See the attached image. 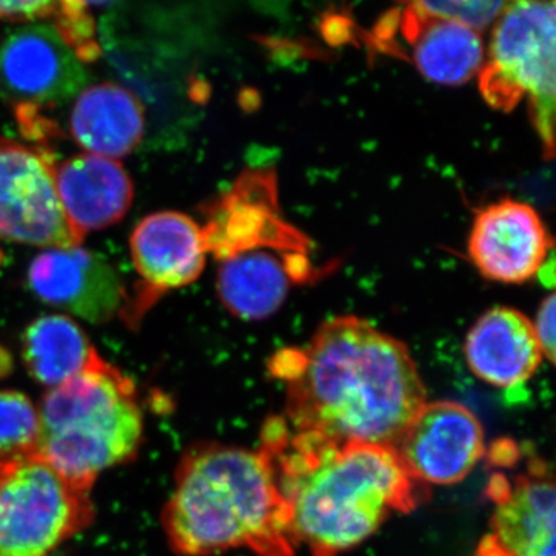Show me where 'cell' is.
<instances>
[{
  "label": "cell",
  "mask_w": 556,
  "mask_h": 556,
  "mask_svg": "<svg viewBox=\"0 0 556 556\" xmlns=\"http://www.w3.org/2000/svg\"><path fill=\"white\" fill-rule=\"evenodd\" d=\"M269 372L287 383L289 426L339 442L396 448L427 390L407 345L357 316L324 321L303 348H285Z\"/></svg>",
  "instance_id": "obj_1"
},
{
  "label": "cell",
  "mask_w": 556,
  "mask_h": 556,
  "mask_svg": "<svg viewBox=\"0 0 556 556\" xmlns=\"http://www.w3.org/2000/svg\"><path fill=\"white\" fill-rule=\"evenodd\" d=\"M260 441L258 452L291 510L295 543L313 556L345 554L393 511L409 514L430 497L394 448L295 430L285 416L269 417Z\"/></svg>",
  "instance_id": "obj_2"
},
{
  "label": "cell",
  "mask_w": 556,
  "mask_h": 556,
  "mask_svg": "<svg viewBox=\"0 0 556 556\" xmlns=\"http://www.w3.org/2000/svg\"><path fill=\"white\" fill-rule=\"evenodd\" d=\"M161 522L172 551L181 556L241 547L258 556H295L299 547L291 510L258 450L215 442L189 448Z\"/></svg>",
  "instance_id": "obj_3"
},
{
  "label": "cell",
  "mask_w": 556,
  "mask_h": 556,
  "mask_svg": "<svg viewBox=\"0 0 556 556\" xmlns=\"http://www.w3.org/2000/svg\"><path fill=\"white\" fill-rule=\"evenodd\" d=\"M39 409L38 455L62 477L91 490L102 473L137 456L144 417L137 387L101 356L51 388Z\"/></svg>",
  "instance_id": "obj_4"
},
{
  "label": "cell",
  "mask_w": 556,
  "mask_h": 556,
  "mask_svg": "<svg viewBox=\"0 0 556 556\" xmlns=\"http://www.w3.org/2000/svg\"><path fill=\"white\" fill-rule=\"evenodd\" d=\"M556 10L554 2L506 3L478 73L490 108L511 112L529 102L547 159L555 149Z\"/></svg>",
  "instance_id": "obj_5"
},
{
  "label": "cell",
  "mask_w": 556,
  "mask_h": 556,
  "mask_svg": "<svg viewBox=\"0 0 556 556\" xmlns=\"http://www.w3.org/2000/svg\"><path fill=\"white\" fill-rule=\"evenodd\" d=\"M93 518L89 490L38 453L0 457V556H49Z\"/></svg>",
  "instance_id": "obj_6"
},
{
  "label": "cell",
  "mask_w": 556,
  "mask_h": 556,
  "mask_svg": "<svg viewBox=\"0 0 556 556\" xmlns=\"http://www.w3.org/2000/svg\"><path fill=\"white\" fill-rule=\"evenodd\" d=\"M53 166L46 150L0 139V240L78 247L62 211Z\"/></svg>",
  "instance_id": "obj_7"
},
{
  "label": "cell",
  "mask_w": 556,
  "mask_h": 556,
  "mask_svg": "<svg viewBox=\"0 0 556 556\" xmlns=\"http://www.w3.org/2000/svg\"><path fill=\"white\" fill-rule=\"evenodd\" d=\"M90 76L53 25H30L0 42V94L16 115L61 108L78 97Z\"/></svg>",
  "instance_id": "obj_8"
},
{
  "label": "cell",
  "mask_w": 556,
  "mask_h": 556,
  "mask_svg": "<svg viewBox=\"0 0 556 556\" xmlns=\"http://www.w3.org/2000/svg\"><path fill=\"white\" fill-rule=\"evenodd\" d=\"M204 212V244L219 262L252 249L309 254V240L281 218L276 179L270 172L243 175Z\"/></svg>",
  "instance_id": "obj_9"
},
{
  "label": "cell",
  "mask_w": 556,
  "mask_h": 556,
  "mask_svg": "<svg viewBox=\"0 0 556 556\" xmlns=\"http://www.w3.org/2000/svg\"><path fill=\"white\" fill-rule=\"evenodd\" d=\"M394 450L417 481L453 485L485 456L484 428L459 402H426Z\"/></svg>",
  "instance_id": "obj_10"
},
{
  "label": "cell",
  "mask_w": 556,
  "mask_h": 556,
  "mask_svg": "<svg viewBox=\"0 0 556 556\" xmlns=\"http://www.w3.org/2000/svg\"><path fill=\"white\" fill-rule=\"evenodd\" d=\"M543 219L530 204L501 200L478 212L468 239V254L486 280L526 283L538 276L554 252Z\"/></svg>",
  "instance_id": "obj_11"
},
{
  "label": "cell",
  "mask_w": 556,
  "mask_h": 556,
  "mask_svg": "<svg viewBox=\"0 0 556 556\" xmlns=\"http://www.w3.org/2000/svg\"><path fill=\"white\" fill-rule=\"evenodd\" d=\"M130 251L144 288L127 303L129 324H139L164 292L193 283L206 266L203 230L181 212H156L142 219L131 233Z\"/></svg>",
  "instance_id": "obj_12"
},
{
  "label": "cell",
  "mask_w": 556,
  "mask_h": 556,
  "mask_svg": "<svg viewBox=\"0 0 556 556\" xmlns=\"http://www.w3.org/2000/svg\"><path fill=\"white\" fill-rule=\"evenodd\" d=\"M492 501V532L510 556H555L556 495L546 460L527 456L525 471L493 470L485 486Z\"/></svg>",
  "instance_id": "obj_13"
},
{
  "label": "cell",
  "mask_w": 556,
  "mask_h": 556,
  "mask_svg": "<svg viewBox=\"0 0 556 556\" xmlns=\"http://www.w3.org/2000/svg\"><path fill=\"white\" fill-rule=\"evenodd\" d=\"M28 287L42 302L90 324H108L124 311L126 292L112 266L79 247L53 248L33 260Z\"/></svg>",
  "instance_id": "obj_14"
},
{
  "label": "cell",
  "mask_w": 556,
  "mask_h": 556,
  "mask_svg": "<svg viewBox=\"0 0 556 556\" xmlns=\"http://www.w3.org/2000/svg\"><path fill=\"white\" fill-rule=\"evenodd\" d=\"M314 273L309 254L252 249L223 260L217 277L225 308L243 320H265L283 306L292 285Z\"/></svg>",
  "instance_id": "obj_15"
},
{
  "label": "cell",
  "mask_w": 556,
  "mask_h": 556,
  "mask_svg": "<svg viewBox=\"0 0 556 556\" xmlns=\"http://www.w3.org/2000/svg\"><path fill=\"white\" fill-rule=\"evenodd\" d=\"M62 211L76 239L116 225L134 201V182L118 161L83 153L53 166Z\"/></svg>",
  "instance_id": "obj_16"
},
{
  "label": "cell",
  "mask_w": 556,
  "mask_h": 556,
  "mask_svg": "<svg viewBox=\"0 0 556 556\" xmlns=\"http://www.w3.org/2000/svg\"><path fill=\"white\" fill-rule=\"evenodd\" d=\"M388 21L397 25L408 43L409 60L424 78L450 87L477 78L485 56L481 33L459 22L430 16L417 2L390 14Z\"/></svg>",
  "instance_id": "obj_17"
},
{
  "label": "cell",
  "mask_w": 556,
  "mask_h": 556,
  "mask_svg": "<svg viewBox=\"0 0 556 556\" xmlns=\"http://www.w3.org/2000/svg\"><path fill=\"white\" fill-rule=\"evenodd\" d=\"M464 351L473 375L497 388L526 383L544 358L533 321L508 306L482 314L468 331Z\"/></svg>",
  "instance_id": "obj_18"
},
{
  "label": "cell",
  "mask_w": 556,
  "mask_h": 556,
  "mask_svg": "<svg viewBox=\"0 0 556 556\" xmlns=\"http://www.w3.org/2000/svg\"><path fill=\"white\" fill-rule=\"evenodd\" d=\"M76 144L91 155L115 160L129 155L146 135L141 101L118 84L102 83L76 97L70 115Z\"/></svg>",
  "instance_id": "obj_19"
},
{
  "label": "cell",
  "mask_w": 556,
  "mask_h": 556,
  "mask_svg": "<svg viewBox=\"0 0 556 556\" xmlns=\"http://www.w3.org/2000/svg\"><path fill=\"white\" fill-rule=\"evenodd\" d=\"M100 357L76 321L61 314L36 318L22 338V358L36 382L56 388Z\"/></svg>",
  "instance_id": "obj_20"
},
{
  "label": "cell",
  "mask_w": 556,
  "mask_h": 556,
  "mask_svg": "<svg viewBox=\"0 0 556 556\" xmlns=\"http://www.w3.org/2000/svg\"><path fill=\"white\" fill-rule=\"evenodd\" d=\"M39 409L27 394L0 390V457L38 452Z\"/></svg>",
  "instance_id": "obj_21"
},
{
  "label": "cell",
  "mask_w": 556,
  "mask_h": 556,
  "mask_svg": "<svg viewBox=\"0 0 556 556\" xmlns=\"http://www.w3.org/2000/svg\"><path fill=\"white\" fill-rule=\"evenodd\" d=\"M53 21L54 30L79 62H94L100 58L101 47L90 3L60 2Z\"/></svg>",
  "instance_id": "obj_22"
},
{
  "label": "cell",
  "mask_w": 556,
  "mask_h": 556,
  "mask_svg": "<svg viewBox=\"0 0 556 556\" xmlns=\"http://www.w3.org/2000/svg\"><path fill=\"white\" fill-rule=\"evenodd\" d=\"M424 13L442 20L459 22L482 33L495 24L506 2H417Z\"/></svg>",
  "instance_id": "obj_23"
},
{
  "label": "cell",
  "mask_w": 556,
  "mask_h": 556,
  "mask_svg": "<svg viewBox=\"0 0 556 556\" xmlns=\"http://www.w3.org/2000/svg\"><path fill=\"white\" fill-rule=\"evenodd\" d=\"M58 3L60 2H42V0H36V2H28V0H25V2H0V21L35 22L47 20V17L53 20L58 11Z\"/></svg>",
  "instance_id": "obj_24"
},
{
  "label": "cell",
  "mask_w": 556,
  "mask_h": 556,
  "mask_svg": "<svg viewBox=\"0 0 556 556\" xmlns=\"http://www.w3.org/2000/svg\"><path fill=\"white\" fill-rule=\"evenodd\" d=\"M555 302L556 298L554 294L547 295L543 303H541L535 324H533L541 351H543V356L548 362H554L555 358Z\"/></svg>",
  "instance_id": "obj_25"
},
{
  "label": "cell",
  "mask_w": 556,
  "mask_h": 556,
  "mask_svg": "<svg viewBox=\"0 0 556 556\" xmlns=\"http://www.w3.org/2000/svg\"><path fill=\"white\" fill-rule=\"evenodd\" d=\"M477 556H510L492 535L482 538L477 548Z\"/></svg>",
  "instance_id": "obj_26"
},
{
  "label": "cell",
  "mask_w": 556,
  "mask_h": 556,
  "mask_svg": "<svg viewBox=\"0 0 556 556\" xmlns=\"http://www.w3.org/2000/svg\"><path fill=\"white\" fill-rule=\"evenodd\" d=\"M9 356H3L2 348H0V378H2L7 369H9V367H5V365H9Z\"/></svg>",
  "instance_id": "obj_27"
}]
</instances>
